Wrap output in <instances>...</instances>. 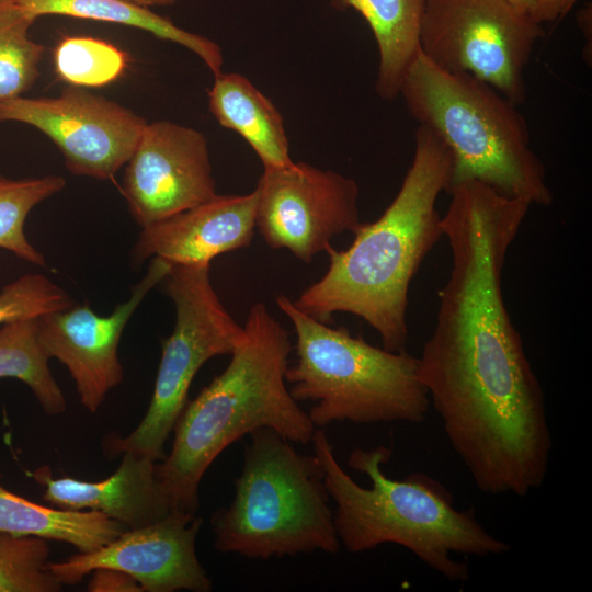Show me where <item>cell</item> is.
<instances>
[{
  "label": "cell",
  "instance_id": "obj_4",
  "mask_svg": "<svg viewBox=\"0 0 592 592\" xmlns=\"http://www.w3.org/2000/svg\"><path fill=\"white\" fill-rule=\"evenodd\" d=\"M310 442L323 467L328 493L335 503L334 525L340 544L348 551L400 545L455 582L467 581L469 570L452 553L489 557L510 551V544L491 534L473 510L455 509L451 493L436 480L423 474L390 479L382 469L391 456L388 447L355 448L350 453L349 466L371 480V488H364L340 466L323 430L316 429Z\"/></svg>",
  "mask_w": 592,
  "mask_h": 592
},
{
  "label": "cell",
  "instance_id": "obj_8",
  "mask_svg": "<svg viewBox=\"0 0 592 592\" xmlns=\"http://www.w3.org/2000/svg\"><path fill=\"white\" fill-rule=\"evenodd\" d=\"M210 263L171 264L164 280L175 306L173 332L162 352L149 408L138 426L125 437L105 441L107 454L135 452L156 462L164 458V444L187 402L192 380L205 362L231 354L241 334L226 310L209 276Z\"/></svg>",
  "mask_w": 592,
  "mask_h": 592
},
{
  "label": "cell",
  "instance_id": "obj_12",
  "mask_svg": "<svg viewBox=\"0 0 592 592\" xmlns=\"http://www.w3.org/2000/svg\"><path fill=\"white\" fill-rule=\"evenodd\" d=\"M123 193L141 228L213 198L206 137L171 121L147 122L127 161Z\"/></svg>",
  "mask_w": 592,
  "mask_h": 592
},
{
  "label": "cell",
  "instance_id": "obj_15",
  "mask_svg": "<svg viewBox=\"0 0 592 592\" xmlns=\"http://www.w3.org/2000/svg\"><path fill=\"white\" fill-rule=\"evenodd\" d=\"M258 194L215 195L190 209L143 228L133 250L140 263L158 257L170 264H198L250 246Z\"/></svg>",
  "mask_w": 592,
  "mask_h": 592
},
{
  "label": "cell",
  "instance_id": "obj_20",
  "mask_svg": "<svg viewBox=\"0 0 592 592\" xmlns=\"http://www.w3.org/2000/svg\"><path fill=\"white\" fill-rule=\"evenodd\" d=\"M32 15H67L133 26L193 52L214 76L221 72L223 54L212 39L187 32L148 7L129 0H16Z\"/></svg>",
  "mask_w": 592,
  "mask_h": 592
},
{
  "label": "cell",
  "instance_id": "obj_3",
  "mask_svg": "<svg viewBox=\"0 0 592 592\" xmlns=\"http://www.w3.org/2000/svg\"><path fill=\"white\" fill-rule=\"evenodd\" d=\"M292 343L262 303L251 306L225 371L191 401L174 428L171 452L156 476L172 512L196 514L205 471L230 444L261 428L306 444L316 426L285 384Z\"/></svg>",
  "mask_w": 592,
  "mask_h": 592
},
{
  "label": "cell",
  "instance_id": "obj_26",
  "mask_svg": "<svg viewBox=\"0 0 592 592\" xmlns=\"http://www.w3.org/2000/svg\"><path fill=\"white\" fill-rule=\"evenodd\" d=\"M73 304L69 295L42 274H26L0 293V326L10 321L38 318Z\"/></svg>",
  "mask_w": 592,
  "mask_h": 592
},
{
  "label": "cell",
  "instance_id": "obj_21",
  "mask_svg": "<svg viewBox=\"0 0 592 592\" xmlns=\"http://www.w3.org/2000/svg\"><path fill=\"white\" fill-rule=\"evenodd\" d=\"M37 334V318L10 321L0 326V378L25 383L47 414L66 410V399L53 377Z\"/></svg>",
  "mask_w": 592,
  "mask_h": 592
},
{
  "label": "cell",
  "instance_id": "obj_25",
  "mask_svg": "<svg viewBox=\"0 0 592 592\" xmlns=\"http://www.w3.org/2000/svg\"><path fill=\"white\" fill-rule=\"evenodd\" d=\"M45 538L0 532V592H56L61 583L48 571Z\"/></svg>",
  "mask_w": 592,
  "mask_h": 592
},
{
  "label": "cell",
  "instance_id": "obj_13",
  "mask_svg": "<svg viewBox=\"0 0 592 592\" xmlns=\"http://www.w3.org/2000/svg\"><path fill=\"white\" fill-rule=\"evenodd\" d=\"M201 525L196 514L171 512L147 526L126 530L93 551L48 562L47 569L61 584L78 583L98 568H112L128 573L146 592H208L212 581L195 550Z\"/></svg>",
  "mask_w": 592,
  "mask_h": 592
},
{
  "label": "cell",
  "instance_id": "obj_5",
  "mask_svg": "<svg viewBox=\"0 0 592 592\" xmlns=\"http://www.w3.org/2000/svg\"><path fill=\"white\" fill-rule=\"evenodd\" d=\"M399 95L411 116L449 150L452 186L478 181L531 205L553 203L545 167L531 148L525 117L493 87L470 73L443 70L420 50Z\"/></svg>",
  "mask_w": 592,
  "mask_h": 592
},
{
  "label": "cell",
  "instance_id": "obj_1",
  "mask_svg": "<svg viewBox=\"0 0 592 592\" xmlns=\"http://www.w3.org/2000/svg\"><path fill=\"white\" fill-rule=\"evenodd\" d=\"M523 221L517 207L491 197L448 205L442 229L452 267L418 357L452 448L487 494L542 487L553 447L544 390L503 298L504 264Z\"/></svg>",
  "mask_w": 592,
  "mask_h": 592
},
{
  "label": "cell",
  "instance_id": "obj_29",
  "mask_svg": "<svg viewBox=\"0 0 592 592\" xmlns=\"http://www.w3.org/2000/svg\"><path fill=\"white\" fill-rule=\"evenodd\" d=\"M129 1H133L135 3L145 5V7H152V5H171L178 2L179 0H129Z\"/></svg>",
  "mask_w": 592,
  "mask_h": 592
},
{
  "label": "cell",
  "instance_id": "obj_28",
  "mask_svg": "<svg viewBox=\"0 0 592 592\" xmlns=\"http://www.w3.org/2000/svg\"><path fill=\"white\" fill-rule=\"evenodd\" d=\"M92 578L88 583L91 592H141L139 583L128 573L112 569L98 568L92 571Z\"/></svg>",
  "mask_w": 592,
  "mask_h": 592
},
{
  "label": "cell",
  "instance_id": "obj_9",
  "mask_svg": "<svg viewBox=\"0 0 592 592\" xmlns=\"http://www.w3.org/2000/svg\"><path fill=\"white\" fill-rule=\"evenodd\" d=\"M542 25L506 0H425L420 50L439 68L466 72L512 103L526 99L525 69Z\"/></svg>",
  "mask_w": 592,
  "mask_h": 592
},
{
  "label": "cell",
  "instance_id": "obj_10",
  "mask_svg": "<svg viewBox=\"0 0 592 592\" xmlns=\"http://www.w3.org/2000/svg\"><path fill=\"white\" fill-rule=\"evenodd\" d=\"M255 227L272 249H287L310 263L360 219L357 183L305 162L265 168L257 185Z\"/></svg>",
  "mask_w": 592,
  "mask_h": 592
},
{
  "label": "cell",
  "instance_id": "obj_16",
  "mask_svg": "<svg viewBox=\"0 0 592 592\" xmlns=\"http://www.w3.org/2000/svg\"><path fill=\"white\" fill-rule=\"evenodd\" d=\"M119 467L104 480L54 479L43 466L33 473L45 486L44 500L69 510L98 511L135 530L158 522L172 512L170 500L156 476V460L124 452Z\"/></svg>",
  "mask_w": 592,
  "mask_h": 592
},
{
  "label": "cell",
  "instance_id": "obj_30",
  "mask_svg": "<svg viewBox=\"0 0 592 592\" xmlns=\"http://www.w3.org/2000/svg\"><path fill=\"white\" fill-rule=\"evenodd\" d=\"M578 0H569L566 7L565 15L570 11V9L576 4Z\"/></svg>",
  "mask_w": 592,
  "mask_h": 592
},
{
  "label": "cell",
  "instance_id": "obj_7",
  "mask_svg": "<svg viewBox=\"0 0 592 592\" xmlns=\"http://www.w3.org/2000/svg\"><path fill=\"white\" fill-rule=\"evenodd\" d=\"M275 300L296 333V362L287 366L285 380L297 402L314 403L308 415L316 428L345 421H424L430 399L419 379L418 357L406 350L374 346L345 328H331L284 295Z\"/></svg>",
  "mask_w": 592,
  "mask_h": 592
},
{
  "label": "cell",
  "instance_id": "obj_19",
  "mask_svg": "<svg viewBox=\"0 0 592 592\" xmlns=\"http://www.w3.org/2000/svg\"><path fill=\"white\" fill-rule=\"evenodd\" d=\"M126 530L101 512L41 505L0 485V532L65 542L79 553H88L111 543Z\"/></svg>",
  "mask_w": 592,
  "mask_h": 592
},
{
  "label": "cell",
  "instance_id": "obj_2",
  "mask_svg": "<svg viewBox=\"0 0 592 592\" xmlns=\"http://www.w3.org/2000/svg\"><path fill=\"white\" fill-rule=\"evenodd\" d=\"M452 181L449 150L419 125L411 166L392 202L378 219L361 225L346 250H326L327 272L294 305L327 325L335 312L361 317L378 332L384 349L406 350L410 284L444 236L436 202Z\"/></svg>",
  "mask_w": 592,
  "mask_h": 592
},
{
  "label": "cell",
  "instance_id": "obj_27",
  "mask_svg": "<svg viewBox=\"0 0 592 592\" xmlns=\"http://www.w3.org/2000/svg\"><path fill=\"white\" fill-rule=\"evenodd\" d=\"M519 13L542 25L565 16L569 0H506Z\"/></svg>",
  "mask_w": 592,
  "mask_h": 592
},
{
  "label": "cell",
  "instance_id": "obj_11",
  "mask_svg": "<svg viewBox=\"0 0 592 592\" xmlns=\"http://www.w3.org/2000/svg\"><path fill=\"white\" fill-rule=\"evenodd\" d=\"M45 134L77 175L107 180L129 160L147 121L106 98L70 86L56 98L18 96L0 102V122Z\"/></svg>",
  "mask_w": 592,
  "mask_h": 592
},
{
  "label": "cell",
  "instance_id": "obj_24",
  "mask_svg": "<svg viewBox=\"0 0 592 592\" xmlns=\"http://www.w3.org/2000/svg\"><path fill=\"white\" fill-rule=\"evenodd\" d=\"M57 75L75 87H102L121 77L127 55L115 45L90 36H67L54 49Z\"/></svg>",
  "mask_w": 592,
  "mask_h": 592
},
{
  "label": "cell",
  "instance_id": "obj_22",
  "mask_svg": "<svg viewBox=\"0 0 592 592\" xmlns=\"http://www.w3.org/2000/svg\"><path fill=\"white\" fill-rule=\"evenodd\" d=\"M36 19L16 0H0V102L22 96L39 76L45 47L29 36Z\"/></svg>",
  "mask_w": 592,
  "mask_h": 592
},
{
  "label": "cell",
  "instance_id": "obj_23",
  "mask_svg": "<svg viewBox=\"0 0 592 592\" xmlns=\"http://www.w3.org/2000/svg\"><path fill=\"white\" fill-rule=\"evenodd\" d=\"M66 182L59 175L11 180L0 175V248L20 259L45 265V258L26 239L24 223L34 206L58 193Z\"/></svg>",
  "mask_w": 592,
  "mask_h": 592
},
{
  "label": "cell",
  "instance_id": "obj_6",
  "mask_svg": "<svg viewBox=\"0 0 592 592\" xmlns=\"http://www.w3.org/2000/svg\"><path fill=\"white\" fill-rule=\"evenodd\" d=\"M249 435L234 498L212 515L215 548L251 559L338 553L319 458L297 452L270 428Z\"/></svg>",
  "mask_w": 592,
  "mask_h": 592
},
{
  "label": "cell",
  "instance_id": "obj_17",
  "mask_svg": "<svg viewBox=\"0 0 592 592\" xmlns=\"http://www.w3.org/2000/svg\"><path fill=\"white\" fill-rule=\"evenodd\" d=\"M208 105L221 126L250 145L264 169L294 162L281 113L246 77L235 72L215 76Z\"/></svg>",
  "mask_w": 592,
  "mask_h": 592
},
{
  "label": "cell",
  "instance_id": "obj_14",
  "mask_svg": "<svg viewBox=\"0 0 592 592\" xmlns=\"http://www.w3.org/2000/svg\"><path fill=\"white\" fill-rule=\"evenodd\" d=\"M170 265L153 257L130 298L109 316H99L88 304H72L37 318L38 341L44 352L68 368L80 402L89 411L95 412L106 394L122 382L118 344L123 330L147 293L166 277Z\"/></svg>",
  "mask_w": 592,
  "mask_h": 592
},
{
  "label": "cell",
  "instance_id": "obj_18",
  "mask_svg": "<svg viewBox=\"0 0 592 592\" xmlns=\"http://www.w3.org/2000/svg\"><path fill=\"white\" fill-rule=\"evenodd\" d=\"M339 9H354L368 23L379 54L376 92L391 101L420 52L425 0H332Z\"/></svg>",
  "mask_w": 592,
  "mask_h": 592
}]
</instances>
